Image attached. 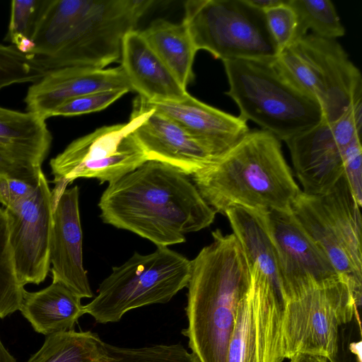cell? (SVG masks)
Returning <instances> with one entry per match:
<instances>
[{
  "instance_id": "3",
  "label": "cell",
  "mask_w": 362,
  "mask_h": 362,
  "mask_svg": "<svg viewBox=\"0 0 362 362\" xmlns=\"http://www.w3.org/2000/svg\"><path fill=\"white\" fill-rule=\"evenodd\" d=\"M213 241L192 260L187 286V320L182 334L199 362H226L238 306L251 274L233 234L216 229Z\"/></svg>"
},
{
  "instance_id": "6",
  "label": "cell",
  "mask_w": 362,
  "mask_h": 362,
  "mask_svg": "<svg viewBox=\"0 0 362 362\" xmlns=\"http://www.w3.org/2000/svg\"><path fill=\"white\" fill-rule=\"evenodd\" d=\"M191 262L168 247L152 253L134 255L99 285L98 294L83 305L96 322H118L127 312L169 302L187 287Z\"/></svg>"
},
{
  "instance_id": "30",
  "label": "cell",
  "mask_w": 362,
  "mask_h": 362,
  "mask_svg": "<svg viewBox=\"0 0 362 362\" xmlns=\"http://www.w3.org/2000/svg\"><path fill=\"white\" fill-rule=\"evenodd\" d=\"M45 71L32 57L13 46L0 44V90L18 83H33Z\"/></svg>"
},
{
  "instance_id": "27",
  "label": "cell",
  "mask_w": 362,
  "mask_h": 362,
  "mask_svg": "<svg viewBox=\"0 0 362 362\" xmlns=\"http://www.w3.org/2000/svg\"><path fill=\"white\" fill-rule=\"evenodd\" d=\"M288 3L297 17L295 41L307 35L308 30H312L313 35L327 39L336 40L345 35V28L331 1L288 0Z\"/></svg>"
},
{
  "instance_id": "8",
  "label": "cell",
  "mask_w": 362,
  "mask_h": 362,
  "mask_svg": "<svg viewBox=\"0 0 362 362\" xmlns=\"http://www.w3.org/2000/svg\"><path fill=\"white\" fill-rule=\"evenodd\" d=\"M182 23L197 51L222 62L274 59L279 50L264 12L246 0H188Z\"/></svg>"
},
{
  "instance_id": "5",
  "label": "cell",
  "mask_w": 362,
  "mask_h": 362,
  "mask_svg": "<svg viewBox=\"0 0 362 362\" xmlns=\"http://www.w3.org/2000/svg\"><path fill=\"white\" fill-rule=\"evenodd\" d=\"M276 58L223 62L229 84L226 94L238 105L240 117L285 141L320 123L323 115L317 102L284 72Z\"/></svg>"
},
{
  "instance_id": "31",
  "label": "cell",
  "mask_w": 362,
  "mask_h": 362,
  "mask_svg": "<svg viewBox=\"0 0 362 362\" xmlns=\"http://www.w3.org/2000/svg\"><path fill=\"white\" fill-rule=\"evenodd\" d=\"M113 362H199L181 343L156 344L139 348L119 347L107 344Z\"/></svg>"
},
{
  "instance_id": "32",
  "label": "cell",
  "mask_w": 362,
  "mask_h": 362,
  "mask_svg": "<svg viewBox=\"0 0 362 362\" xmlns=\"http://www.w3.org/2000/svg\"><path fill=\"white\" fill-rule=\"evenodd\" d=\"M129 91L126 89H112L83 95L62 104L53 112L52 117L76 116L100 111Z\"/></svg>"
},
{
  "instance_id": "36",
  "label": "cell",
  "mask_w": 362,
  "mask_h": 362,
  "mask_svg": "<svg viewBox=\"0 0 362 362\" xmlns=\"http://www.w3.org/2000/svg\"><path fill=\"white\" fill-rule=\"evenodd\" d=\"M41 171V166L0 148V177L16 178L35 185Z\"/></svg>"
},
{
  "instance_id": "23",
  "label": "cell",
  "mask_w": 362,
  "mask_h": 362,
  "mask_svg": "<svg viewBox=\"0 0 362 362\" xmlns=\"http://www.w3.org/2000/svg\"><path fill=\"white\" fill-rule=\"evenodd\" d=\"M52 140L45 119L0 106V148L41 166Z\"/></svg>"
},
{
  "instance_id": "19",
  "label": "cell",
  "mask_w": 362,
  "mask_h": 362,
  "mask_svg": "<svg viewBox=\"0 0 362 362\" xmlns=\"http://www.w3.org/2000/svg\"><path fill=\"white\" fill-rule=\"evenodd\" d=\"M121 66L132 90L148 102L180 101L189 94L158 57L141 31L124 37Z\"/></svg>"
},
{
  "instance_id": "4",
  "label": "cell",
  "mask_w": 362,
  "mask_h": 362,
  "mask_svg": "<svg viewBox=\"0 0 362 362\" xmlns=\"http://www.w3.org/2000/svg\"><path fill=\"white\" fill-rule=\"evenodd\" d=\"M202 198L225 216L233 207L263 214L291 211L302 192L281 151L265 130L249 131L211 164L192 175Z\"/></svg>"
},
{
  "instance_id": "16",
  "label": "cell",
  "mask_w": 362,
  "mask_h": 362,
  "mask_svg": "<svg viewBox=\"0 0 362 362\" xmlns=\"http://www.w3.org/2000/svg\"><path fill=\"white\" fill-rule=\"evenodd\" d=\"M78 186L52 199L49 262L52 282H58L82 298L93 297L83 262V233Z\"/></svg>"
},
{
  "instance_id": "40",
  "label": "cell",
  "mask_w": 362,
  "mask_h": 362,
  "mask_svg": "<svg viewBox=\"0 0 362 362\" xmlns=\"http://www.w3.org/2000/svg\"><path fill=\"white\" fill-rule=\"evenodd\" d=\"M0 362H17L16 359L7 351L0 339Z\"/></svg>"
},
{
  "instance_id": "28",
  "label": "cell",
  "mask_w": 362,
  "mask_h": 362,
  "mask_svg": "<svg viewBox=\"0 0 362 362\" xmlns=\"http://www.w3.org/2000/svg\"><path fill=\"white\" fill-rule=\"evenodd\" d=\"M25 291L15 270L6 212L0 208V319L20 310Z\"/></svg>"
},
{
  "instance_id": "24",
  "label": "cell",
  "mask_w": 362,
  "mask_h": 362,
  "mask_svg": "<svg viewBox=\"0 0 362 362\" xmlns=\"http://www.w3.org/2000/svg\"><path fill=\"white\" fill-rule=\"evenodd\" d=\"M141 33L175 78L187 88L194 79L193 63L198 51L184 23L160 18Z\"/></svg>"
},
{
  "instance_id": "13",
  "label": "cell",
  "mask_w": 362,
  "mask_h": 362,
  "mask_svg": "<svg viewBox=\"0 0 362 362\" xmlns=\"http://www.w3.org/2000/svg\"><path fill=\"white\" fill-rule=\"evenodd\" d=\"M4 210L18 279L23 286L40 284L50 269L52 226V194L42 171L33 193L20 204Z\"/></svg>"
},
{
  "instance_id": "37",
  "label": "cell",
  "mask_w": 362,
  "mask_h": 362,
  "mask_svg": "<svg viewBox=\"0 0 362 362\" xmlns=\"http://www.w3.org/2000/svg\"><path fill=\"white\" fill-rule=\"evenodd\" d=\"M36 185L9 177H0V203L5 209H11L28 199Z\"/></svg>"
},
{
  "instance_id": "26",
  "label": "cell",
  "mask_w": 362,
  "mask_h": 362,
  "mask_svg": "<svg viewBox=\"0 0 362 362\" xmlns=\"http://www.w3.org/2000/svg\"><path fill=\"white\" fill-rule=\"evenodd\" d=\"M319 197L340 232L353 261L362 269L361 207L344 174L328 192Z\"/></svg>"
},
{
  "instance_id": "39",
  "label": "cell",
  "mask_w": 362,
  "mask_h": 362,
  "mask_svg": "<svg viewBox=\"0 0 362 362\" xmlns=\"http://www.w3.org/2000/svg\"><path fill=\"white\" fill-rule=\"evenodd\" d=\"M289 359L290 362H328L324 356L305 353L296 354Z\"/></svg>"
},
{
  "instance_id": "14",
  "label": "cell",
  "mask_w": 362,
  "mask_h": 362,
  "mask_svg": "<svg viewBox=\"0 0 362 362\" xmlns=\"http://www.w3.org/2000/svg\"><path fill=\"white\" fill-rule=\"evenodd\" d=\"M281 275V298L338 276L329 258L291 211L264 214Z\"/></svg>"
},
{
  "instance_id": "25",
  "label": "cell",
  "mask_w": 362,
  "mask_h": 362,
  "mask_svg": "<svg viewBox=\"0 0 362 362\" xmlns=\"http://www.w3.org/2000/svg\"><path fill=\"white\" fill-rule=\"evenodd\" d=\"M107 343L90 330L47 336L41 348L27 362H113Z\"/></svg>"
},
{
  "instance_id": "38",
  "label": "cell",
  "mask_w": 362,
  "mask_h": 362,
  "mask_svg": "<svg viewBox=\"0 0 362 362\" xmlns=\"http://www.w3.org/2000/svg\"><path fill=\"white\" fill-rule=\"evenodd\" d=\"M247 2L254 8L265 12L266 11L279 6L286 0H246Z\"/></svg>"
},
{
  "instance_id": "9",
  "label": "cell",
  "mask_w": 362,
  "mask_h": 362,
  "mask_svg": "<svg viewBox=\"0 0 362 362\" xmlns=\"http://www.w3.org/2000/svg\"><path fill=\"white\" fill-rule=\"evenodd\" d=\"M276 61L319 104L326 122L362 101V76L341 45L333 39L305 35L281 50Z\"/></svg>"
},
{
  "instance_id": "33",
  "label": "cell",
  "mask_w": 362,
  "mask_h": 362,
  "mask_svg": "<svg viewBox=\"0 0 362 362\" xmlns=\"http://www.w3.org/2000/svg\"><path fill=\"white\" fill-rule=\"evenodd\" d=\"M269 32L279 52L291 45L296 38L297 17L288 0L264 12Z\"/></svg>"
},
{
  "instance_id": "7",
  "label": "cell",
  "mask_w": 362,
  "mask_h": 362,
  "mask_svg": "<svg viewBox=\"0 0 362 362\" xmlns=\"http://www.w3.org/2000/svg\"><path fill=\"white\" fill-rule=\"evenodd\" d=\"M282 303L285 358L305 353L329 361L336 351L340 327L360 308L348 279L341 275L290 293Z\"/></svg>"
},
{
  "instance_id": "10",
  "label": "cell",
  "mask_w": 362,
  "mask_h": 362,
  "mask_svg": "<svg viewBox=\"0 0 362 362\" xmlns=\"http://www.w3.org/2000/svg\"><path fill=\"white\" fill-rule=\"evenodd\" d=\"M139 118L132 115L129 122L103 126L79 137L49 162L54 189L52 197L61 194L78 178H94L100 184L119 180L147 161L132 132Z\"/></svg>"
},
{
  "instance_id": "18",
  "label": "cell",
  "mask_w": 362,
  "mask_h": 362,
  "mask_svg": "<svg viewBox=\"0 0 362 362\" xmlns=\"http://www.w3.org/2000/svg\"><path fill=\"white\" fill-rule=\"evenodd\" d=\"M133 106L153 109L221 156L250 130L247 121L204 103L188 94L180 101L148 102L140 96Z\"/></svg>"
},
{
  "instance_id": "21",
  "label": "cell",
  "mask_w": 362,
  "mask_h": 362,
  "mask_svg": "<svg viewBox=\"0 0 362 362\" xmlns=\"http://www.w3.org/2000/svg\"><path fill=\"white\" fill-rule=\"evenodd\" d=\"M225 216L245 254L250 272L275 288L281 295L276 254L264 214L236 206L229 209Z\"/></svg>"
},
{
  "instance_id": "22",
  "label": "cell",
  "mask_w": 362,
  "mask_h": 362,
  "mask_svg": "<svg viewBox=\"0 0 362 362\" xmlns=\"http://www.w3.org/2000/svg\"><path fill=\"white\" fill-rule=\"evenodd\" d=\"M81 298L58 282L44 289L24 292L20 311L34 330L48 336L74 329L83 315Z\"/></svg>"
},
{
  "instance_id": "12",
  "label": "cell",
  "mask_w": 362,
  "mask_h": 362,
  "mask_svg": "<svg viewBox=\"0 0 362 362\" xmlns=\"http://www.w3.org/2000/svg\"><path fill=\"white\" fill-rule=\"evenodd\" d=\"M250 274V286L238 306L226 362H282L281 295Z\"/></svg>"
},
{
  "instance_id": "15",
  "label": "cell",
  "mask_w": 362,
  "mask_h": 362,
  "mask_svg": "<svg viewBox=\"0 0 362 362\" xmlns=\"http://www.w3.org/2000/svg\"><path fill=\"white\" fill-rule=\"evenodd\" d=\"M139 120L132 134L146 156L192 175L221 156L168 117L153 109L133 106Z\"/></svg>"
},
{
  "instance_id": "1",
  "label": "cell",
  "mask_w": 362,
  "mask_h": 362,
  "mask_svg": "<svg viewBox=\"0 0 362 362\" xmlns=\"http://www.w3.org/2000/svg\"><path fill=\"white\" fill-rule=\"evenodd\" d=\"M188 176L147 160L108 185L99 200L100 217L157 247L184 243L187 233L209 227L216 216Z\"/></svg>"
},
{
  "instance_id": "29",
  "label": "cell",
  "mask_w": 362,
  "mask_h": 362,
  "mask_svg": "<svg viewBox=\"0 0 362 362\" xmlns=\"http://www.w3.org/2000/svg\"><path fill=\"white\" fill-rule=\"evenodd\" d=\"M44 0H13L5 40L19 52L29 56L32 38Z\"/></svg>"
},
{
  "instance_id": "17",
  "label": "cell",
  "mask_w": 362,
  "mask_h": 362,
  "mask_svg": "<svg viewBox=\"0 0 362 362\" xmlns=\"http://www.w3.org/2000/svg\"><path fill=\"white\" fill-rule=\"evenodd\" d=\"M112 89L132 90L121 66L94 69L66 66L47 71L28 87L26 111L45 120L65 102L90 93Z\"/></svg>"
},
{
  "instance_id": "11",
  "label": "cell",
  "mask_w": 362,
  "mask_h": 362,
  "mask_svg": "<svg viewBox=\"0 0 362 362\" xmlns=\"http://www.w3.org/2000/svg\"><path fill=\"white\" fill-rule=\"evenodd\" d=\"M361 130L362 101H359L336 120H322L285 141L303 192L320 197L335 185L344 175L346 149L361 138Z\"/></svg>"
},
{
  "instance_id": "2",
  "label": "cell",
  "mask_w": 362,
  "mask_h": 362,
  "mask_svg": "<svg viewBox=\"0 0 362 362\" xmlns=\"http://www.w3.org/2000/svg\"><path fill=\"white\" fill-rule=\"evenodd\" d=\"M153 0H44L29 56L47 71L105 69L118 61L124 36Z\"/></svg>"
},
{
  "instance_id": "35",
  "label": "cell",
  "mask_w": 362,
  "mask_h": 362,
  "mask_svg": "<svg viewBox=\"0 0 362 362\" xmlns=\"http://www.w3.org/2000/svg\"><path fill=\"white\" fill-rule=\"evenodd\" d=\"M344 174L356 202L362 205V146L361 138L346 148L344 157Z\"/></svg>"
},
{
  "instance_id": "34",
  "label": "cell",
  "mask_w": 362,
  "mask_h": 362,
  "mask_svg": "<svg viewBox=\"0 0 362 362\" xmlns=\"http://www.w3.org/2000/svg\"><path fill=\"white\" fill-rule=\"evenodd\" d=\"M362 331L359 312L339 329L336 351L329 362H362Z\"/></svg>"
},
{
  "instance_id": "20",
  "label": "cell",
  "mask_w": 362,
  "mask_h": 362,
  "mask_svg": "<svg viewBox=\"0 0 362 362\" xmlns=\"http://www.w3.org/2000/svg\"><path fill=\"white\" fill-rule=\"evenodd\" d=\"M291 211L329 258L337 272L348 279L356 302L361 305L362 269L354 262L344 240L319 197L301 192Z\"/></svg>"
}]
</instances>
